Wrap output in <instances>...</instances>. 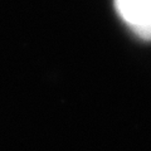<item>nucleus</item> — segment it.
<instances>
[{"label":"nucleus","mask_w":151,"mask_h":151,"mask_svg":"<svg viewBox=\"0 0 151 151\" xmlns=\"http://www.w3.org/2000/svg\"><path fill=\"white\" fill-rule=\"evenodd\" d=\"M125 23L140 38L151 40V0H115Z\"/></svg>","instance_id":"nucleus-1"}]
</instances>
